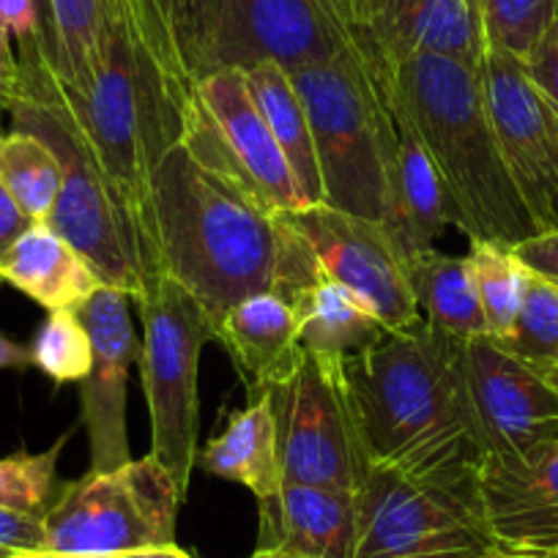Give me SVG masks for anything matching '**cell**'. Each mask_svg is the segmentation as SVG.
I'll use <instances>...</instances> for the list:
<instances>
[{"label": "cell", "instance_id": "8992f818", "mask_svg": "<svg viewBox=\"0 0 558 558\" xmlns=\"http://www.w3.org/2000/svg\"><path fill=\"white\" fill-rule=\"evenodd\" d=\"M143 318L140 375L151 416V452L179 482L186 496L197 463V369L208 340H217V324L186 288L170 274H154L134 299Z\"/></svg>", "mask_w": 558, "mask_h": 558}, {"label": "cell", "instance_id": "f907efd6", "mask_svg": "<svg viewBox=\"0 0 558 558\" xmlns=\"http://www.w3.org/2000/svg\"><path fill=\"white\" fill-rule=\"evenodd\" d=\"M3 556H12V553H3V550H0V558H3Z\"/></svg>", "mask_w": 558, "mask_h": 558}, {"label": "cell", "instance_id": "836d02e7", "mask_svg": "<svg viewBox=\"0 0 558 558\" xmlns=\"http://www.w3.org/2000/svg\"><path fill=\"white\" fill-rule=\"evenodd\" d=\"M480 7L487 47L523 63L556 14L558 0H480Z\"/></svg>", "mask_w": 558, "mask_h": 558}, {"label": "cell", "instance_id": "d6a6232c", "mask_svg": "<svg viewBox=\"0 0 558 558\" xmlns=\"http://www.w3.org/2000/svg\"><path fill=\"white\" fill-rule=\"evenodd\" d=\"M66 447V436L58 438L39 454L20 452L0 460V509L25 514H45L58 480V458Z\"/></svg>", "mask_w": 558, "mask_h": 558}, {"label": "cell", "instance_id": "681fc988", "mask_svg": "<svg viewBox=\"0 0 558 558\" xmlns=\"http://www.w3.org/2000/svg\"><path fill=\"white\" fill-rule=\"evenodd\" d=\"M3 110H7V105H3V99H0V112H3ZM0 134H3V132H0Z\"/></svg>", "mask_w": 558, "mask_h": 558}, {"label": "cell", "instance_id": "4fadbf2b", "mask_svg": "<svg viewBox=\"0 0 558 558\" xmlns=\"http://www.w3.org/2000/svg\"><path fill=\"white\" fill-rule=\"evenodd\" d=\"M279 217L307 241L320 268L356 293L386 329H405L425 320L408 282L405 255L384 222L340 211L326 203Z\"/></svg>", "mask_w": 558, "mask_h": 558}, {"label": "cell", "instance_id": "c3c4849f", "mask_svg": "<svg viewBox=\"0 0 558 558\" xmlns=\"http://www.w3.org/2000/svg\"><path fill=\"white\" fill-rule=\"evenodd\" d=\"M41 3V12H45V0H39ZM45 31H47V14H45Z\"/></svg>", "mask_w": 558, "mask_h": 558}, {"label": "cell", "instance_id": "3957f363", "mask_svg": "<svg viewBox=\"0 0 558 558\" xmlns=\"http://www.w3.org/2000/svg\"><path fill=\"white\" fill-rule=\"evenodd\" d=\"M356 50L425 146L454 228L469 241L501 246L539 233L501 157L476 66L433 52L389 61L364 47Z\"/></svg>", "mask_w": 558, "mask_h": 558}, {"label": "cell", "instance_id": "ab89813d", "mask_svg": "<svg viewBox=\"0 0 558 558\" xmlns=\"http://www.w3.org/2000/svg\"><path fill=\"white\" fill-rule=\"evenodd\" d=\"M17 88V50L9 34L0 28V99L14 94Z\"/></svg>", "mask_w": 558, "mask_h": 558}, {"label": "cell", "instance_id": "2e32d148", "mask_svg": "<svg viewBox=\"0 0 558 558\" xmlns=\"http://www.w3.org/2000/svg\"><path fill=\"white\" fill-rule=\"evenodd\" d=\"M348 45L351 34L320 0H225L217 63L246 69L274 61L293 72L329 61Z\"/></svg>", "mask_w": 558, "mask_h": 558}, {"label": "cell", "instance_id": "d6986e66", "mask_svg": "<svg viewBox=\"0 0 558 558\" xmlns=\"http://www.w3.org/2000/svg\"><path fill=\"white\" fill-rule=\"evenodd\" d=\"M380 90H384L386 105H389L397 129L395 151H391L389 159L384 225L408 260V257L418 255V252L436 250L438 239L452 225V219H449L447 211V197H444L441 179H438L425 146L418 143L416 132L405 121L400 107L386 94L384 85H380Z\"/></svg>", "mask_w": 558, "mask_h": 558}, {"label": "cell", "instance_id": "bcb514c9", "mask_svg": "<svg viewBox=\"0 0 558 558\" xmlns=\"http://www.w3.org/2000/svg\"><path fill=\"white\" fill-rule=\"evenodd\" d=\"M542 375H545V378H547V384H550L553 389L558 391V359H556V362H553V367H547L545 373H542Z\"/></svg>", "mask_w": 558, "mask_h": 558}, {"label": "cell", "instance_id": "d4e9b609", "mask_svg": "<svg viewBox=\"0 0 558 558\" xmlns=\"http://www.w3.org/2000/svg\"><path fill=\"white\" fill-rule=\"evenodd\" d=\"M246 85L266 118L268 129L277 137L279 148L286 154L291 173L302 190L307 206L324 203V184H320L318 159H315L313 129H310L307 110L302 105L291 74L274 61H257L244 69Z\"/></svg>", "mask_w": 558, "mask_h": 558}, {"label": "cell", "instance_id": "30bf717a", "mask_svg": "<svg viewBox=\"0 0 558 558\" xmlns=\"http://www.w3.org/2000/svg\"><path fill=\"white\" fill-rule=\"evenodd\" d=\"M266 397L288 482L362 490L369 460L342 362L304 351L302 364Z\"/></svg>", "mask_w": 558, "mask_h": 558}, {"label": "cell", "instance_id": "e575fe53", "mask_svg": "<svg viewBox=\"0 0 558 558\" xmlns=\"http://www.w3.org/2000/svg\"><path fill=\"white\" fill-rule=\"evenodd\" d=\"M523 69L531 83H534V88L542 94V99L558 116V7L550 23H547L545 34L539 36L531 56L523 61Z\"/></svg>", "mask_w": 558, "mask_h": 558}, {"label": "cell", "instance_id": "cb8c5ba5", "mask_svg": "<svg viewBox=\"0 0 558 558\" xmlns=\"http://www.w3.org/2000/svg\"><path fill=\"white\" fill-rule=\"evenodd\" d=\"M291 307L299 320V342L313 356L345 362L386 331L378 315L326 271L293 299Z\"/></svg>", "mask_w": 558, "mask_h": 558}, {"label": "cell", "instance_id": "7c38bea8", "mask_svg": "<svg viewBox=\"0 0 558 558\" xmlns=\"http://www.w3.org/2000/svg\"><path fill=\"white\" fill-rule=\"evenodd\" d=\"M487 118L509 175L534 225L558 230V116L525 74L523 63L487 47L476 66Z\"/></svg>", "mask_w": 558, "mask_h": 558}, {"label": "cell", "instance_id": "8d00e7d4", "mask_svg": "<svg viewBox=\"0 0 558 558\" xmlns=\"http://www.w3.org/2000/svg\"><path fill=\"white\" fill-rule=\"evenodd\" d=\"M512 252L531 274L558 288V230H542V233L514 244Z\"/></svg>", "mask_w": 558, "mask_h": 558}, {"label": "cell", "instance_id": "603a6c76", "mask_svg": "<svg viewBox=\"0 0 558 558\" xmlns=\"http://www.w3.org/2000/svg\"><path fill=\"white\" fill-rule=\"evenodd\" d=\"M195 465L219 480L244 485L257 498L260 509L271 507L279 498L286 474L268 397H252L244 411L233 413L222 436L197 452Z\"/></svg>", "mask_w": 558, "mask_h": 558}, {"label": "cell", "instance_id": "f35d334b", "mask_svg": "<svg viewBox=\"0 0 558 558\" xmlns=\"http://www.w3.org/2000/svg\"><path fill=\"white\" fill-rule=\"evenodd\" d=\"M34 225V219L23 211L17 201L12 197V192L3 186L0 181V257L7 255L14 244L20 241V235Z\"/></svg>", "mask_w": 558, "mask_h": 558}, {"label": "cell", "instance_id": "ac0fdd59", "mask_svg": "<svg viewBox=\"0 0 558 558\" xmlns=\"http://www.w3.org/2000/svg\"><path fill=\"white\" fill-rule=\"evenodd\" d=\"M356 47L380 58L433 52L480 66L487 52L480 0H397V7L373 31L351 34Z\"/></svg>", "mask_w": 558, "mask_h": 558}, {"label": "cell", "instance_id": "1f68e13d", "mask_svg": "<svg viewBox=\"0 0 558 558\" xmlns=\"http://www.w3.org/2000/svg\"><path fill=\"white\" fill-rule=\"evenodd\" d=\"M31 356H34V367H39L58 384L83 380L90 373L94 348H90V335L80 313L56 310L47 315L45 326L31 348Z\"/></svg>", "mask_w": 558, "mask_h": 558}, {"label": "cell", "instance_id": "d590c367", "mask_svg": "<svg viewBox=\"0 0 558 558\" xmlns=\"http://www.w3.org/2000/svg\"><path fill=\"white\" fill-rule=\"evenodd\" d=\"M0 550L12 556L45 550V514L0 509Z\"/></svg>", "mask_w": 558, "mask_h": 558}, {"label": "cell", "instance_id": "b9f144b4", "mask_svg": "<svg viewBox=\"0 0 558 558\" xmlns=\"http://www.w3.org/2000/svg\"><path fill=\"white\" fill-rule=\"evenodd\" d=\"M110 558H192L190 553L181 550L179 545H154V547H137V550H126V553H116Z\"/></svg>", "mask_w": 558, "mask_h": 558}, {"label": "cell", "instance_id": "f1b7e54d", "mask_svg": "<svg viewBox=\"0 0 558 558\" xmlns=\"http://www.w3.org/2000/svg\"><path fill=\"white\" fill-rule=\"evenodd\" d=\"M0 181L34 222H47L63 184V165L34 132L0 134Z\"/></svg>", "mask_w": 558, "mask_h": 558}, {"label": "cell", "instance_id": "277c9868", "mask_svg": "<svg viewBox=\"0 0 558 558\" xmlns=\"http://www.w3.org/2000/svg\"><path fill=\"white\" fill-rule=\"evenodd\" d=\"M151 206L159 268L201 302L214 324L241 299L271 291L286 222L181 137L154 173Z\"/></svg>", "mask_w": 558, "mask_h": 558}, {"label": "cell", "instance_id": "44dd1931", "mask_svg": "<svg viewBox=\"0 0 558 558\" xmlns=\"http://www.w3.org/2000/svg\"><path fill=\"white\" fill-rule=\"evenodd\" d=\"M217 340L244 378L250 400L288 378L304 359L296 313L274 291L252 293L230 307L217 324Z\"/></svg>", "mask_w": 558, "mask_h": 558}, {"label": "cell", "instance_id": "4dcf8cb0", "mask_svg": "<svg viewBox=\"0 0 558 558\" xmlns=\"http://www.w3.org/2000/svg\"><path fill=\"white\" fill-rule=\"evenodd\" d=\"M498 342L539 373L553 367L558 359V288L531 274L512 331Z\"/></svg>", "mask_w": 558, "mask_h": 558}, {"label": "cell", "instance_id": "7a4b0ae2", "mask_svg": "<svg viewBox=\"0 0 558 558\" xmlns=\"http://www.w3.org/2000/svg\"><path fill=\"white\" fill-rule=\"evenodd\" d=\"M463 342L418 320L386 329L367 351L342 362L369 469L480 476L485 452L465 384Z\"/></svg>", "mask_w": 558, "mask_h": 558}, {"label": "cell", "instance_id": "5b68a950", "mask_svg": "<svg viewBox=\"0 0 558 558\" xmlns=\"http://www.w3.org/2000/svg\"><path fill=\"white\" fill-rule=\"evenodd\" d=\"M288 74L313 129L324 203L384 222L397 129L375 72L351 41L340 56Z\"/></svg>", "mask_w": 558, "mask_h": 558}, {"label": "cell", "instance_id": "9c48e42d", "mask_svg": "<svg viewBox=\"0 0 558 558\" xmlns=\"http://www.w3.org/2000/svg\"><path fill=\"white\" fill-rule=\"evenodd\" d=\"M179 482L154 454L90 471L61 487L45 512V550L116 556L137 547L173 545L184 504Z\"/></svg>", "mask_w": 558, "mask_h": 558}, {"label": "cell", "instance_id": "ee69618b", "mask_svg": "<svg viewBox=\"0 0 558 558\" xmlns=\"http://www.w3.org/2000/svg\"><path fill=\"white\" fill-rule=\"evenodd\" d=\"M252 558H310V556H299V553H288V550H277V547H260Z\"/></svg>", "mask_w": 558, "mask_h": 558}, {"label": "cell", "instance_id": "60d3db41", "mask_svg": "<svg viewBox=\"0 0 558 558\" xmlns=\"http://www.w3.org/2000/svg\"><path fill=\"white\" fill-rule=\"evenodd\" d=\"M25 367H34L31 348L9 340V337L0 331V369H25Z\"/></svg>", "mask_w": 558, "mask_h": 558}, {"label": "cell", "instance_id": "ffe728a7", "mask_svg": "<svg viewBox=\"0 0 558 558\" xmlns=\"http://www.w3.org/2000/svg\"><path fill=\"white\" fill-rule=\"evenodd\" d=\"M263 547L310 558H356L359 493L282 482L279 498L260 509Z\"/></svg>", "mask_w": 558, "mask_h": 558}, {"label": "cell", "instance_id": "5bb4252c", "mask_svg": "<svg viewBox=\"0 0 558 558\" xmlns=\"http://www.w3.org/2000/svg\"><path fill=\"white\" fill-rule=\"evenodd\" d=\"M463 367L485 458L558 444V391L490 335L463 342Z\"/></svg>", "mask_w": 558, "mask_h": 558}, {"label": "cell", "instance_id": "8fae6325", "mask_svg": "<svg viewBox=\"0 0 558 558\" xmlns=\"http://www.w3.org/2000/svg\"><path fill=\"white\" fill-rule=\"evenodd\" d=\"M181 140L197 157L239 181L271 214L307 206L286 154L246 85L244 69L219 66L197 80L186 101Z\"/></svg>", "mask_w": 558, "mask_h": 558}, {"label": "cell", "instance_id": "f6af8a7d", "mask_svg": "<svg viewBox=\"0 0 558 558\" xmlns=\"http://www.w3.org/2000/svg\"><path fill=\"white\" fill-rule=\"evenodd\" d=\"M485 558H558V556H545V553H507V550H496Z\"/></svg>", "mask_w": 558, "mask_h": 558}, {"label": "cell", "instance_id": "52a82bcc", "mask_svg": "<svg viewBox=\"0 0 558 558\" xmlns=\"http://www.w3.org/2000/svg\"><path fill=\"white\" fill-rule=\"evenodd\" d=\"M3 105L17 129L39 134L63 165V184L47 225L90 263L101 286L137 299L151 277L146 252L83 134L63 112L34 96L12 94Z\"/></svg>", "mask_w": 558, "mask_h": 558}, {"label": "cell", "instance_id": "7dc6e473", "mask_svg": "<svg viewBox=\"0 0 558 558\" xmlns=\"http://www.w3.org/2000/svg\"><path fill=\"white\" fill-rule=\"evenodd\" d=\"M320 3H324V7L329 9V12L335 14L337 20H340V7H337V3H340V0H320ZM340 23H342V20H340Z\"/></svg>", "mask_w": 558, "mask_h": 558}, {"label": "cell", "instance_id": "484cf974", "mask_svg": "<svg viewBox=\"0 0 558 558\" xmlns=\"http://www.w3.org/2000/svg\"><path fill=\"white\" fill-rule=\"evenodd\" d=\"M405 266L416 307L427 324L458 340L487 335L485 315H482L465 255L458 257L427 250L408 257Z\"/></svg>", "mask_w": 558, "mask_h": 558}, {"label": "cell", "instance_id": "ba28073f", "mask_svg": "<svg viewBox=\"0 0 558 558\" xmlns=\"http://www.w3.org/2000/svg\"><path fill=\"white\" fill-rule=\"evenodd\" d=\"M496 550L480 476L367 471L359 490L356 558H485Z\"/></svg>", "mask_w": 558, "mask_h": 558}, {"label": "cell", "instance_id": "7bdbcfd3", "mask_svg": "<svg viewBox=\"0 0 558 558\" xmlns=\"http://www.w3.org/2000/svg\"><path fill=\"white\" fill-rule=\"evenodd\" d=\"M14 558H105V556H72V553L36 550V553H14ZM107 558H110V556H107Z\"/></svg>", "mask_w": 558, "mask_h": 558}, {"label": "cell", "instance_id": "83f0119b", "mask_svg": "<svg viewBox=\"0 0 558 558\" xmlns=\"http://www.w3.org/2000/svg\"><path fill=\"white\" fill-rule=\"evenodd\" d=\"M151 7L168 36L181 85L192 94L197 80L219 66L225 0H151Z\"/></svg>", "mask_w": 558, "mask_h": 558}, {"label": "cell", "instance_id": "816d5d0a", "mask_svg": "<svg viewBox=\"0 0 558 558\" xmlns=\"http://www.w3.org/2000/svg\"><path fill=\"white\" fill-rule=\"evenodd\" d=\"M3 558H14V556H3Z\"/></svg>", "mask_w": 558, "mask_h": 558}, {"label": "cell", "instance_id": "74e56055", "mask_svg": "<svg viewBox=\"0 0 558 558\" xmlns=\"http://www.w3.org/2000/svg\"><path fill=\"white\" fill-rule=\"evenodd\" d=\"M337 7L348 34H364L386 20V14L397 7V0H340Z\"/></svg>", "mask_w": 558, "mask_h": 558}, {"label": "cell", "instance_id": "9a60e30c", "mask_svg": "<svg viewBox=\"0 0 558 558\" xmlns=\"http://www.w3.org/2000/svg\"><path fill=\"white\" fill-rule=\"evenodd\" d=\"M134 299L118 288H99L90 302L80 310L90 335L94 362L80 384L83 425L90 444V471H112L129 463L126 433V384L129 367L140 359L143 342L134 335Z\"/></svg>", "mask_w": 558, "mask_h": 558}, {"label": "cell", "instance_id": "7402d4cb", "mask_svg": "<svg viewBox=\"0 0 558 558\" xmlns=\"http://www.w3.org/2000/svg\"><path fill=\"white\" fill-rule=\"evenodd\" d=\"M0 282L23 291L47 313H80L90 296L105 288L90 263L47 222L31 225L17 244L0 257Z\"/></svg>", "mask_w": 558, "mask_h": 558}, {"label": "cell", "instance_id": "4316f807", "mask_svg": "<svg viewBox=\"0 0 558 558\" xmlns=\"http://www.w3.org/2000/svg\"><path fill=\"white\" fill-rule=\"evenodd\" d=\"M118 0H45L47 61L61 83L80 88L96 69Z\"/></svg>", "mask_w": 558, "mask_h": 558}, {"label": "cell", "instance_id": "e0dca14e", "mask_svg": "<svg viewBox=\"0 0 558 558\" xmlns=\"http://www.w3.org/2000/svg\"><path fill=\"white\" fill-rule=\"evenodd\" d=\"M480 498L498 550L558 556V444L482 460Z\"/></svg>", "mask_w": 558, "mask_h": 558}, {"label": "cell", "instance_id": "6da1fadb", "mask_svg": "<svg viewBox=\"0 0 558 558\" xmlns=\"http://www.w3.org/2000/svg\"><path fill=\"white\" fill-rule=\"evenodd\" d=\"M17 88L56 107L83 134L85 146L116 190L146 252L148 271L162 274L154 239L151 181L159 162L184 132L190 96L181 94L129 20L123 0L107 31L96 69L80 88L61 83L47 61L41 36L14 45Z\"/></svg>", "mask_w": 558, "mask_h": 558}, {"label": "cell", "instance_id": "f546056e", "mask_svg": "<svg viewBox=\"0 0 558 558\" xmlns=\"http://www.w3.org/2000/svg\"><path fill=\"white\" fill-rule=\"evenodd\" d=\"M469 244L465 260L474 277L487 335L493 340H504L518 318L531 271L518 260L512 246L493 244V241H469Z\"/></svg>", "mask_w": 558, "mask_h": 558}]
</instances>
